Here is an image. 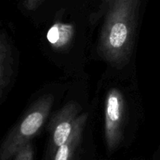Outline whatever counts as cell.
Returning a JSON list of instances; mask_svg holds the SVG:
<instances>
[{"label": "cell", "mask_w": 160, "mask_h": 160, "mask_svg": "<svg viewBox=\"0 0 160 160\" xmlns=\"http://www.w3.org/2000/svg\"><path fill=\"white\" fill-rule=\"evenodd\" d=\"M125 120V101L119 89L111 88L108 92L105 106V137L108 148H117L123 137Z\"/></svg>", "instance_id": "3957f363"}, {"label": "cell", "mask_w": 160, "mask_h": 160, "mask_svg": "<svg viewBox=\"0 0 160 160\" xmlns=\"http://www.w3.org/2000/svg\"><path fill=\"white\" fill-rule=\"evenodd\" d=\"M53 96L45 95L27 111L20 121L7 134L0 149V160H9L17 150L40 131L53 105Z\"/></svg>", "instance_id": "7a4b0ae2"}, {"label": "cell", "mask_w": 160, "mask_h": 160, "mask_svg": "<svg viewBox=\"0 0 160 160\" xmlns=\"http://www.w3.org/2000/svg\"><path fill=\"white\" fill-rule=\"evenodd\" d=\"M79 110L80 106L78 103L71 102L66 105L53 117L50 123V131L52 133V143L53 148L57 149L67 142L73 131Z\"/></svg>", "instance_id": "277c9868"}, {"label": "cell", "mask_w": 160, "mask_h": 160, "mask_svg": "<svg viewBox=\"0 0 160 160\" xmlns=\"http://www.w3.org/2000/svg\"><path fill=\"white\" fill-rule=\"evenodd\" d=\"M43 0H24L23 6L28 11H33L37 9Z\"/></svg>", "instance_id": "9c48e42d"}, {"label": "cell", "mask_w": 160, "mask_h": 160, "mask_svg": "<svg viewBox=\"0 0 160 160\" xmlns=\"http://www.w3.org/2000/svg\"><path fill=\"white\" fill-rule=\"evenodd\" d=\"M73 28L70 25L58 23L53 25L48 33V39L56 48H61L68 44L73 35Z\"/></svg>", "instance_id": "52a82bcc"}, {"label": "cell", "mask_w": 160, "mask_h": 160, "mask_svg": "<svg viewBox=\"0 0 160 160\" xmlns=\"http://www.w3.org/2000/svg\"><path fill=\"white\" fill-rule=\"evenodd\" d=\"M88 120V114L78 116L75 121L73 131L67 142L56 149L53 160H71L75 151L78 148L81 138L84 126Z\"/></svg>", "instance_id": "8992f818"}, {"label": "cell", "mask_w": 160, "mask_h": 160, "mask_svg": "<svg viewBox=\"0 0 160 160\" xmlns=\"http://www.w3.org/2000/svg\"><path fill=\"white\" fill-rule=\"evenodd\" d=\"M15 160H34V152L31 142L22 145L14 155Z\"/></svg>", "instance_id": "ba28073f"}, {"label": "cell", "mask_w": 160, "mask_h": 160, "mask_svg": "<svg viewBox=\"0 0 160 160\" xmlns=\"http://www.w3.org/2000/svg\"><path fill=\"white\" fill-rule=\"evenodd\" d=\"M140 4L141 0H102L105 17L98 49L114 67H123L129 60Z\"/></svg>", "instance_id": "6da1fadb"}, {"label": "cell", "mask_w": 160, "mask_h": 160, "mask_svg": "<svg viewBox=\"0 0 160 160\" xmlns=\"http://www.w3.org/2000/svg\"><path fill=\"white\" fill-rule=\"evenodd\" d=\"M13 56L7 34L2 31L0 35V98L4 101L13 76Z\"/></svg>", "instance_id": "5b68a950"}]
</instances>
